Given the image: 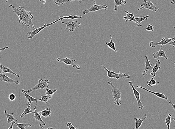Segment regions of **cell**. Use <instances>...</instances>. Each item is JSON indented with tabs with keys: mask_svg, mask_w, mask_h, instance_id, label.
Returning a JSON list of instances; mask_svg holds the SVG:
<instances>
[{
	"mask_svg": "<svg viewBox=\"0 0 175 129\" xmlns=\"http://www.w3.org/2000/svg\"><path fill=\"white\" fill-rule=\"evenodd\" d=\"M9 7L12 9L13 12L15 13L19 18V23L25 25L29 29H32L33 30L35 29L32 22V19L34 18V17L32 14L31 11H26L24 9V7L21 6L17 8L13 5H10Z\"/></svg>",
	"mask_w": 175,
	"mask_h": 129,
	"instance_id": "1",
	"label": "cell"
},
{
	"mask_svg": "<svg viewBox=\"0 0 175 129\" xmlns=\"http://www.w3.org/2000/svg\"><path fill=\"white\" fill-rule=\"evenodd\" d=\"M108 84L112 87V95L114 99V103L118 106L121 105V92L118 87L115 86L111 81H108Z\"/></svg>",
	"mask_w": 175,
	"mask_h": 129,
	"instance_id": "2",
	"label": "cell"
},
{
	"mask_svg": "<svg viewBox=\"0 0 175 129\" xmlns=\"http://www.w3.org/2000/svg\"><path fill=\"white\" fill-rule=\"evenodd\" d=\"M101 66L103 67L105 70L107 72V75L106 78H115V79H117L124 78L129 79L130 78V75H128V74L123 73H120L119 71H118V73H116L113 72L112 70L111 71L109 70V69H108L103 64H102Z\"/></svg>",
	"mask_w": 175,
	"mask_h": 129,
	"instance_id": "3",
	"label": "cell"
},
{
	"mask_svg": "<svg viewBox=\"0 0 175 129\" xmlns=\"http://www.w3.org/2000/svg\"><path fill=\"white\" fill-rule=\"evenodd\" d=\"M49 81L48 80L40 79L38 80V84L30 89L26 91V93H29L32 91L38 89H44L46 87L48 88L49 86Z\"/></svg>",
	"mask_w": 175,
	"mask_h": 129,
	"instance_id": "4",
	"label": "cell"
},
{
	"mask_svg": "<svg viewBox=\"0 0 175 129\" xmlns=\"http://www.w3.org/2000/svg\"><path fill=\"white\" fill-rule=\"evenodd\" d=\"M94 4L91 8L88 10H84L83 11V14L85 15L90 12H95L102 9H105V10L108 9V6L107 5H104V4H101V5H99L98 4H96V0H94Z\"/></svg>",
	"mask_w": 175,
	"mask_h": 129,
	"instance_id": "5",
	"label": "cell"
},
{
	"mask_svg": "<svg viewBox=\"0 0 175 129\" xmlns=\"http://www.w3.org/2000/svg\"><path fill=\"white\" fill-rule=\"evenodd\" d=\"M144 8L151 10L154 12H156L157 10H159V9L157 8L151 1H146V0H143V3L140 5V7L138 9V10L139 11Z\"/></svg>",
	"mask_w": 175,
	"mask_h": 129,
	"instance_id": "6",
	"label": "cell"
},
{
	"mask_svg": "<svg viewBox=\"0 0 175 129\" xmlns=\"http://www.w3.org/2000/svg\"><path fill=\"white\" fill-rule=\"evenodd\" d=\"M59 21L58 19V20H56L55 21L52 22V23H49L48 24H46L45 23L44 25V26L38 28V29H35L32 32H28L27 34L29 35V36H28V38L29 39H32L35 35L38 34V33H39V32H40L41 31L43 30L45 28L47 27H49L50 26H51L52 25L54 24V23H57V22Z\"/></svg>",
	"mask_w": 175,
	"mask_h": 129,
	"instance_id": "7",
	"label": "cell"
},
{
	"mask_svg": "<svg viewBox=\"0 0 175 129\" xmlns=\"http://www.w3.org/2000/svg\"><path fill=\"white\" fill-rule=\"evenodd\" d=\"M57 60L59 62H62L67 65H71L74 68H76L77 69L80 70L81 69L79 65L76 64L75 63L76 62L74 58L66 57L65 59L62 58L61 57H59L57 59Z\"/></svg>",
	"mask_w": 175,
	"mask_h": 129,
	"instance_id": "8",
	"label": "cell"
},
{
	"mask_svg": "<svg viewBox=\"0 0 175 129\" xmlns=\"http://www.w3.org/2000/svg\"><path fill=\"white\" fill-rule=\"evenodd\" d=\"M62 23L66 25V29H69L70 32H74L76 29L79 27L80 25L81 24V23H78L77 20L75 21L72 20L67 22L62 21Z\"/></svg>",
	"mask_w": 175,
	"mask_h": 129,
	"instance_id": "9",
	"label": "cell"
},
{
	"mask_svg": "<svg viewBox=\"0 0 175 129\" xmlns=\"http://www.w3.org/2000/svg\"><path fill=\"white\" fill-rule=\"evenodd\" d=\"M129 84L131 87L132 89L133 93H134V96L135 97L136 100H137L138 102V106L139 109H142L144 107V105L143 104L140 100V93L138 92L136 90V89L133 86L132 82V81H129Z\"/></svg>",
	"mask_w": 175,
	"mask_h": 129,
	"instance_id": "10",
	"label": "cell"
},
{
	"mask_svg": "<svg viewBox=\"0 0 175 129\" xmlns=\"http://www.w3.org/2000/svg\"><path fill=\"white\" fill-rule=\"evenodd\" d=\"M175 39V37L173 38H168V39H165L164 37L162 38L161 41L160 42L155 43L153 41H151L149 43V46L152 48H155L157 45H161V46L160 48L162 49V46L166 44H168L169 43Z\"/></svg>",
	"mask_w": 175,
	"mask_h": 129,
	"instance_id": "11",
	"label": "cell"
},
{
	"mask_svg": "<svg viewBox=\"0 0 175 129\" xmlns=\"http://www.w3.org/2000/svg\"><path fill=\"white\" fill-rule=\"evenodd\" d=\"M145 58L146 59V62L145 64V70L143 72V75L144 76H146L149 73L152 72L153 68L152 66L154 64V63H152L149 60L146 55L145 56Z\"/></svg>",
	"mask_w": 175,
	"mask_h": 129,
	"instance_id": "12",
	"label": "cell"
},
{
	"mask_svg": "<svg viewBox=\"0 0 175 129\" xmlns=\"http://www.w3.org/2000/svg\"><path fill=\"white\" fill-rule=\"evenodd\" d=\"M0 81H5V82L8 83V84H13L15 83L17 84H20V83L18 81H15V80L12 79L5 75V73L0 71Z\"/></svg>",
	"mask_w": 175,
	"mask_h": 129,
	"instance_id": "13",
	"label": "cell"
},
{
	"mask_svg": "<svg viewBox=\"0 0 175 129\" xmlns=\"http://www.w3.org/2000/svg\"><path fill=\"white\" fill-rule=\"evenodd\" d=\"M125 14H126V15L124 16L123 17V18L125 19L126 20V22H127L129 21L130 22L133 21L134 23H137L138 24L136 26H142V25L141 23H138L136 21L134 15L132 13H130L127 11H125Z\"/></svg>",
	"mask_w": 175,
	"mask_h": 129,
	"instance_id": "14",
	"label": "cell"
},
{
	"mask_svg": "<svg viewBox=\"0 0 175 129\" xmlns=\"http://www.w3.org/2000/svg\"><path fill=\"white\" fill-rule=\"evenodd\" d=\"M136 87H137V88L142 89L145 90V91L148 92L152 93V94L155 95L157 96V97L160 98L164 99L165 100H168V97H166V96L164 94H162V93L155 92H152L151 91V90H149L145 88V87H143L141 86H136Z\"/></svg>",
	"mask_w": 175,
	"mask_h": 129,
	"instance_id": "15",
	"label": "cell"
},
{
	"mask_svg": "<svg viewBox=\"0 0 175 129\" xmlns=\"http://www.w3.org/2000/svg\"><path fill=\"white\" fill-rule=\"evenodd\" d=\"M161 49H162L160 48L159 51H157V52L154 53L153 54V56L154 58L157 59L158 58L162 57L166 59H169V60L171 61H173L171 59H169L167 57L165 54V52L164 50H162Z\"/></svg>",
	"mask_w": 175,
	"mask_h": 129,
	"instance_id": "16",
	"label": "cell"
},
{
	"mask_svg": "<svg viewBox=\"0 0 175 129\" xmlns=\"http://www.w3.org/2000/svg\"><path fill=\"white\" fill-rule=\"evenodd\" d=\"M160 64H161V62H160L159 59H158L156 62V64L153 68L152 72H151V75H152V76L154 78L156 76V73L159 70L161 69V67H160Z\"/></svg>",
	"mask_w": 175,
	"mask_h": 129,
	"instance_id": "17",
	"label": "cell"
},
{
	"mask_svg": "<svg viewBox=\"0 0 175 129\" xmlns=\"http://www.w3.org/2000/svg\"><path fill=\"white\" fill-rule=\"evenodd\" d=\"M22 92L24 93L25 95V97L26 98L27 100L29 102V103L30 104L32 103V102H36L39 101H41V99H37L33 97H32L30 95H29V94H28V93H26V90L23 89L22 90Z\"/></svg>",
	"mask_w": 175,
	"mask_h": 129,
	"instance_id": "18",
	"label": "cell"
},
{
	"mask_svg": "<svg viewBox=\"0 0 175 129\" xmlns=\"http://www.w3.org/2000/svg\"><path fill=\"white\" fill-rule=\"evenodd\" d=\"M147 117V115L146 114L143 117L140 118H135L134 120L135 121L136 123V127L135 129H138L140 128L141 125L142 124V122H143L144 120L146 119Z\"/></svg>",
	"mask_w": 175,
	"mask_h": 129,
	"instance_id": "19",
	"label": "cell"
},
{
	"mask_svg": "<svg viewBox=\"0 0 175 129\" xmlns=\"http://www.w3.org/2000/svg\"><path fill=\"white\" fill-rule=\"evenodd\" d=\"M0 69L2 70L3 72H4V73H10L13 74V75H15L14 78H15L16 76H17L18 77H20V75H18V74L15 73L13 72L11 69H10L9 68L6 67L4 66V65H3L1 63H0Z\"/></svg>",
	"mask_w": 175,
	"mask_h": 129,
	"instance_id": "20",
	"label": "cell"
},
{
	"mask_svg": "<svg viewBox=\"0 0 175 129\" xmlns=\"http://www.w3.org/2000/svg\"><path fill=\"white\" fill-rule=\"evenodd\" d=\"M4 112H5V114L6 116L7 117V120H8V122H7V124H9L10 123L12 122L13 121L17 122L18 119H17L14 118L13 115H14V113H11L9 114L7 113V111L5 110L4 111Z\"/></svg>",
	"mask_w": 175,
	"mask_h": 129,
	"instance_id": "21",
	"label": "cell"
},
{
	"mask_svg": "<svg viewBox=\"0 0 175 129\" xmlns=\"http://www.w3.org/2000/svg\"><path fill=\"white\" fill-rule=\"evenodd\" d=\"M37 104L35 106V107L34 108V111H35L34 114H35V116H34V118H35V119L37 120L38 121L40 122L44 126H45L46 124V122H44L43 121L42 118H41V116L39 114V112H38V111H37L36 109Z\"/></svg>",
	"mask_w": 175,
	"mask_h": 129,
	"instance_id": "22",
	"label": "cell"
},
{
	"mask_svg": "<svg viewBox=\"0 0 175 129\" xmlns=\"http://www.w3.org/2000/svg\"><path fill=\"white\" fill-rule=\"evenodd\" d=\"M38 112L41 114V115L44 118H47L49 117L51 115L52 111L50 108H47L41 111H38Z\"/></svg>",
	"mask_w": 175,
	"mask_h": 129,
	"instance_id": "23",
	"label": "cell"
},
{
	"mask_svg": "<svg viewBox=\"0 0 175 129\" xmlns=\"http://www.w3.org/2000/svg\"><path fill=\"white\" fill-rule=\"evenodd\" d=\"M115 6L114 7V10L115 11H117L118 10V7L119 6L126 5L127 3L126 0H114Z\"/></svg>",
	"mask_w": 175,
	"mask_h": 129,
	"instance_id": "24",
	"label": "cell"
},
{
	"mask_svg": "<svg viewBox=\"0 0 175 129\" xmlns=\"http://www.w3.org/2000/svg\"><path fill=\"white\" fill-rule=\"evenodd\" d=\"M59 21L63 20V19H71V20H74L75 19L82 18V17L81 15H72L69 16H59Z\"/></svg>",
	"mask_w": 175,
	"mask_h": 129,
	"instance_id": "25",
	"label": "cell"
},
{
	"mask_svg": "<svg viewBox=\"0 0 175 129\" xmlns=\"http://www.w3.org/2000/svg\"><path fill=\"white\" fill-rule=\"evenodd\" d=\"M106 44L110 48L113 50L114 52H118V50H117L116 48H115V43L113 42L112 41V35H110V42L109 43L106 42Z\"/></svg>",
	"mask_w": 175,
	"mask_h": 129,
	"instance_id": "26",
	"label": "cell"
},
{
	"mask_svg": "<svg viewBox=\"0 0 175 129\" xmlns=\"http://www.w3.org/2000/svg\"><path fill=\"white\" fill-rule=\"evenodd\" d=\"M27 105H28L27 107L25 109V110L24 111V112L23 114H22L21 116V118H23V117H24L25 115H26V114L31 113H34V112H33V111H32V110L31 109V104L28 102L27 103Z\"/></svg>",
	"mask_w": 175,
	"mask_h": 129,
	"instance_id": "27",
	"label": "cell"
},
{
	"mask_svg": "<svg viewBox=\"0 0 175 129\" xmlns=\"http://www.w3.org/2000/svg\"><path fill=\"white\" fill-rule=\"evenodd\" d=\"M147 83L148 84L147 86L149 87V88L152 87L153 86L157 85V84H160L159 81H156L154 79L153 77H151L150 81H147Z\"/></svg>",
	"mask_w": 175,
	"mask_h": 129,
	"instance_id": "28",
	"label": "cell"
},
{
	"mask_svg": "<svg viewBox=\"0 0 175 129\" xmlns=\"http://www.w3.org/2000/svg\"><path fill=\"white\" fill-rule=\"evenodd\" d=\"M13 122L14 124H16L17 127L20 129H26V127H29L32 126V125L29 124H20V123H16L15 121Z\"/></svg>",
	"mask_w": 175,
	"mask_h": 129,
	"instance_id": "29",
	"label": "cell"
},
{
	"mask_svg": "<svg viewBox=\"0 0 175 129\" xmlns=\"http://www.w3.org/2000/svg\"><path fill=\"white\" fill-rule=\"evenodd\" d=\"M53 1L56 5L60 6L64 4H66L68 2H71L72 0H53Z\"/></svg>",
	"mask_w": 175,
	"mask_h": 129,
	"instance_id": "30",
	"label": "cell"
},
{
	"mask_svg": "<svg viewBox=\"0 0 175 129\" xmlns=\"http://www.w3.org/2000/svg\"><path fill=\"white\" fill-rule=\"evenodd\" d=\"M45 89L46 90V92L44 93H45L46 95H48L49 96H51V97H52L53 95L54 94L57 90V89H53L51 90L46 87Z\"/></svg>",
	"mask_w": 175,
	"mask_h": 129,
	"instance_id": "31",
	"label": "cell"
},
{
	"mask_svg": "<svg viewBox=\"0 0 175 129\" xmlns=\"http://www.w3.org/2000/svg\"><path fill=\"white\" fill-rule=\"evenodd\" d=\"M171 114H168V116H166V118L165 119V122L167 126L168 129H170V125L171 122Z\"/></svg>",
	"mask_w": 175,
	"mask_h": 129,
	"instance_id": "32",
	"label": "cell"
},
{
	"mask_svg": "<svg viewBox=\"0 0 175 129\" xmlns=\"http://www.w3.org/2000/svg\"><path fill=\"white\" fill-rule=\"evenodd\" d=\"M51 96L46 95V96H41V101H43L45 102V103H47L49 102L50 99H51L52 98Z\"/></svg>",
	"mask_w": 175,
	"mask_h": 129,
	"instance_id": "33",
	"label": "cell"
},
{
	"mask_svg": "<svg viewBox=\"0 0 175 129\" xmlns=\"http://www.w3.org/2000/svg\"><path fill=\"white\" fill-rule=\"evenodd\" d=\"M149 17V16L147 15L144 17L135 18V19L136 21L138 22L139 23H141L144 20H147L148 18Z\"/></svg>",
	"mask_w": 175,
	"mask_h": 129,
	"instance_id": "34",
	"label": "cell"
},
{
	"mask_svg": "<svg viewBox=\"0 0 175 129\" xmlns=\"http://www.w3.org/2000/svg\"><path fill=\"white\" fill-rule=\"evenodd\" d=\"M146 30L148 31V32H150V31H151V32H154V30H155V29L152 26V24H149L148 25L147 27L146 28Z\"/></svg>",
	"mask_w": 175,
	"mask_h": 129,
	"instance_id": "35",
	"label": "cell"
},
{
	"mask_svg": "<svg viewBox=\"0 0 175 129\" xmlns=\"http://www.w3.org/2000/svg\"><path fill=\"white\" fill-rule=\"evenodd\" d=\"M9 99L10 101H13L15 100L16 98L15 95L14 94V93H11L9 95Z\"/></svg>",
	"mask_w": 175,
	"mask_h": 129,
	"instance_id": "36",
	"label": "cell"
},
{
	"mask_svg": "<svg viewBox=\"0 0 175 129\" xmlns=\"http://www.w3.org/2000/svg\"><path fill=\"white\" fill-rule=\"evenodd\" d=\"M66 125L68 127H69L70 129H78L76 127H74L71 122H68L67 123Z\"/></svg>",
	"mask_w": 175,
	"mask_h": 129,
	"instance_id": "37",
	"label": "cell"
},
{
	"mask_svg": "<svg viewBox=\"0 0 175 129\" xmlns=\"http://www.w3.org/2000/svg\"><path fill=\"white\" fill-rule=\"evenodd\" d=\"M170 45H173V47H175V40L174 41H171L170 43H168Z\"/></svg>",
	"mask_w": 175,
	"mask_h": 129,
	"instance_id": "38",
	"label": "cell"
},
{
	"mask_svg": "<svg viewBox=\"0 0 175 129\" xmlns=\"http://www.w3.org/2000/svg\"><path fill=\"white\" fill-rule=\"evenodd\" d=\"M9 48V47H4V48H0V52H1V51H3V50H5L6 49H8ZM0 58H1V57H0Z\"/></svg>",
	"mask_w": 175,
	"mask_h": 129,
	"instance_id": "39",
	"label": "cell"
},
{
	"mask_svg": "<svg viewBox=\"0 0 175 129\" xmlns=\"http://www.w3.org/2000/svg\"><path fill=\"white\" fill-rule=\"evenodd\" d=\"M38 1L42 3L43 4H45L46 2V0H38Z\"/></svg>",
	"mask_w": 175,
	"mask_h": 129,
	"instance_id": "40",
	"label": "cell"
},
{
	"mask_svg": "<svg viewBox=\"0 0 175 129\" xmlns=\"http://www.w3.org/2000/svg\"><path fill=\"white\" fill-rule=\"evenodd\" d=\"M169 103L171 105H172V107H173V109H174L175 110V105L173 104L172 103V102L171 101L169 102Z\"/></svg>",
	"mask_w": 175,
	"mask_h": 129,
	"instance_id": "41",
	"label": "cell"
},
{
	"mask_svg": "<svg viewBox=\"0 0 175 129\" xmlns=\"http://www.w3.org/2000/svg\"><path fill=\"white\" fill-rule=\"evenodd\" d=\"M14 123L13 122H12V124H11V126H10V127L8 129H12L13 128V126H14Z\"/></svg>",
	"mask_w": 175,
	"mask_h": 129,
	"instance_id": "42",
	"label": "cell"
},
{
	"mask_svg": "<svg viewBox=\"0 0 175 129\" xmlns=\"http://www.w3.org/2000/svg\"><path fill=\"white\" fill-rule=\"evenodd\" d=\"M79 1V2L80 3H81L82 1H83V0H72V1ZM92 1H93V0H92Z\"/></svg>",
	"mask_w": 175,
	"mask_h": 129,
	"instance_id": "43",
	"label": "cell"
},
{
	"mask_svg": "<svg viewBox=\"0 0 175 129\" xmlns=\"http://www.w3.org/2000/svg\"><path fill=\"white\" fill-rule=\"evenodd\" d=\"M175 2V0H171V4H174Z\"/></svg>",
	"mask_w": 175,
	"mask_h": 129,
	"instance_id": "44",
	"label": "cell"
},
{
	"mask_svg": "<svg viewBox=\"0 0 175 129\" xmlns=\"http://www.w3.org/2000/svg\"><path fill=\"white\" fill-rule=\"evenodd\" d=\"M173 119V120L175 121V117H174V118H172ZM174 127H175V125L174 126Z\"/></svg>",
	"mask_w": 175,
	"mask_h": 129,
	"instance_id": "45",
	"label": "cell"
},
{
	"mask_svg": "<svg viewBox=\"0 0 175 129\" xmlns=\"http://www.w3.org/2000/svg\"><path fill=\"white\" fill-rule=\"evenodd\" d=\"M8 1H9V0H5L6 2H7V3L8 2Z\"/></svg>",
	"mask_w": 175,
	"mask_h": 129,
	"instance_id": "46",
	"label": "cell"
},
{
	"mask_svg": "<svg viewBox=\"0 0 175 129\" xmlns=\"http://www.w3.org/2000/svg\"><path fill=\"white\" fill-rule=\"evenodd\" d=\"M174 64H175L174 67L175 68V62H174Z\"/></svg>",
	"mask_w": 175,
	"mask_h": 129,
	"instance_id": "47",
	"label": "cell"
},
{
	"mask_svg": "<svg viewBox=\"0 0 175 129\" xmlns=\"http://www.w3.org/2000/svg\"><path fill=\"white\" fill-rule=\"evenodd\" d=\"M173 28H174V29H175V26H174V27H173Z\"/></svg>",
	"mask_w": 175,
	"mask_h": 129,
	"instance_id": "48",
	"label": "cell"
}]
</instances>
